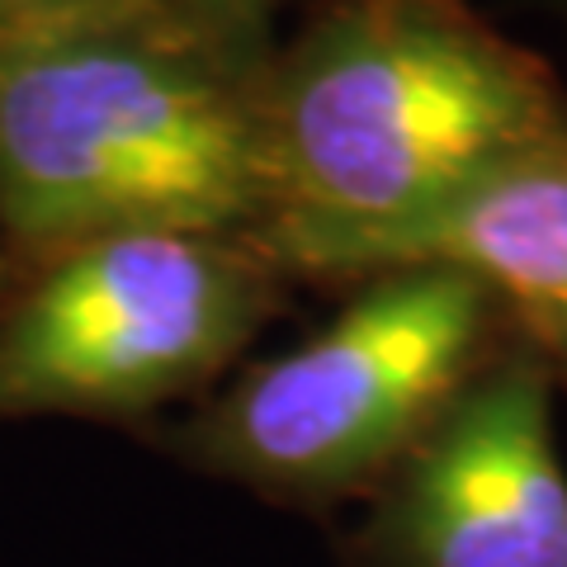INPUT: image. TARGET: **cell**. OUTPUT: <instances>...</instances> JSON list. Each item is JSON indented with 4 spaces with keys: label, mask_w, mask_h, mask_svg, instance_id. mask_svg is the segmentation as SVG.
Here are the masks:
<instances>
[{
    "label": "cell",
    "mask_w": 567,
    "mask_h": 567,
    "mask_svg": "<svg viewBox=\"0 0 567 567\" xmlns=\"http://www.w3.org/2000/svg\"><path fill=\"white\" fill-rule=\"evenodd\" d=\"M171 6L246 71L265 66V29H270L275 0H171Z\"/></svg>",
    "instance_id": "52a82bcc"
},
{
    "label": "cell",
    "mask_w": 567,
    "mask_h": 567,
    "mask_svg": "<svg viewBox=\"0 0 567 567\" xmlns=\"http://www.w3.org/2000/svg\"><path fill=\"white\" fill-rule=\"evenodd\" d=\"M256 104L275 218L317 227L416 218L567 137L558 76L464 0H327Z\"/></svg>",
    "instance_id": "7a4b0ae2"
},
{
    "label": "cell",
    "mask_w": 567,
    "mask_h": 567,
    "mask_svg": "<svg viewBox=\"0 0 567 567\" xmlns=\"http://www.w3.org/2000/svg\"><path fill=\"white\" fill-rule=\"evenodd\" d=\"M275 218L256 71L185 14L0 33V237L10 256L133 233L251 237Z\"/></svg>",
    "instance_id": "6da1fadb"
},
{
    "label": "cell",
    "mask_w": 567,
    "mask_h": 567,
    "mask_svg": "<svg viewBox=\"0 0 567 567\" xmlns=\"http://www.w3.org/2000/svg\"><path fill=\"white\" fill-rule=\"evenodd\" d=\"M251 237L133 233L29 265L0 303L6 416H142L223 374L279 303Z\"/></svg>",
    "instance_id": "277c9868"
},
{
    "label": "cell",
    "mask_w": 567,
    "mask_h": 567,
    "mask_svg": "<svg viewBox=\"0 0 567 567\" xmlns=\"http://www.w3.org/2000/svg\"><path fill=\"white\" fill-rule=\"evenodd\" d=\"M554 388L511 341L374 492L350 567H567Z\"/></svg>",
    "instance_id": "5b68a950"
},
{
    "label": "cell",
    "mask_w": 567,
    "mask_h": 567,
    "mask_svg": "<svg viewBox=\"0 0 567 567\" xmlns=\"http://www.w3.org/2000/svg\"><path fill=\"white\" fill-rule=\"evenodd\" d=\"M511 346L502 308L450 265L354 279L346 308L185 425V454L289 506L379 492Z\"/></svg>",
    "instance_id": "3957f363"
},
{
    "label": "cell",
    "mask_w": 567,
    "mask_h": 567,
    "mask_svg": "<svg viewBox=\"0 0 567 567\" xmlns=\"http://www.w3.org/2000/svg\"><path fill=\"white\" fill-rule=\"evenodd\" d=\"M152 10H175V6L171 0H0V33L76 24V20H110V14H152Z\"/></svg>",
    "instance_id": "ba28073f"
},
{
    "label": "cell",
    "mask_w": 567,
    "mask_h": 567,
    "mask_svg": "<svg viewBox=\"0 0 567 567\" xmlns=\"http://www.w3.org/2000/svg\"><path fill=\"white\" fill-rule=\"evenodd\" d=\"M0 303H6V256H0Z\"/></svg>",
    "instance_id": "9c48e42d"
},
{
    "label": "cell",
    "mask_w": 567,
    "mask_h": 567,
    "mask_svg": "<svg viewBox=\"0 0 567 567\" xmlns=\"http://www.w3.org/2000/svg\"><path fill=\"white\" fill-rule=\"evenodd\" d=\"M251 241L284 279L354 284L406 265H450L483 284L511 341L567 388V137L516 156L416 218L388 227L275 218Z\"/></svg>",
    "instance_id": "8992f818"
}]
</instances>
